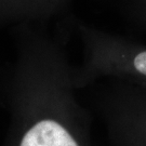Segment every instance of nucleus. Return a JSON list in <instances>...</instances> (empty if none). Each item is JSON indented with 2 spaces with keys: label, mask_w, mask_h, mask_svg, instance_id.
Here are the masks:
<instances>
[{
  "label": "nucleus",
  "mask_w": 146,
  "mask_h": 146,
  "mask_svg": "<svg viewBox=\"0 0 146 146\" xmlns=\"http://www.w3.org/2000/svg\"><path fill=\"white\" fill-rule=\"evenodd\" d=\"M20 146H78V144L58 122L41 120L27 131Z\"/></svg>",
  "instance_id": "obj_1"
},
{
  "label": "nucleus",
  "mask_w": 146,
  "mask_h": 146,
  "mask_svg": "<svg viewBox=\"0 0 146 146\" xmlns=\"http://www.w3.org/2000/svg\"><path fill=\"white\" fill-rule=\"evenodd\" d=\"M134 67L139 73L146 76V51L137 54L134 58Z\"/></svg>",
  "instance_id": "obj_2"
}]
</instances>
